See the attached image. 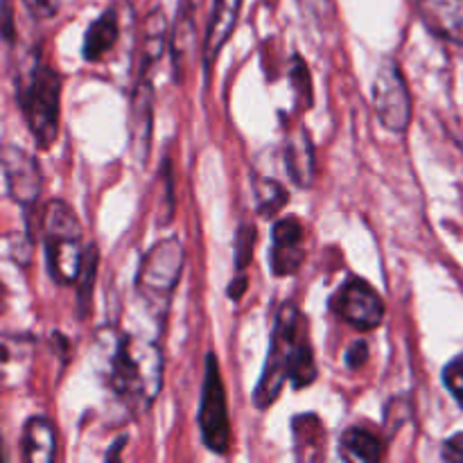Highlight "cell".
I'll use <instances>...</instances> for the list:
<instances>
[{"mask_svg": "<svg viewBox=\"0 0 463 463\" xmlns=\"http://www.w3.org/2000/svg\"><path fill=\"white\" fill-rule=\"evenodd\" d=\"M373 104L389 131H405L411 122V98L405 75L393 59H384L373 80Z\"/></svg>", "mask_w": 463, "mask_h": 463, "instance_id": "7", "label": "cell"}, {"mask_svg": "<svg viewBox=\"0 0 463 463\" xmlns=\"http://www.w3.org/2000/svg\"><path fill=\"white\" fill-rule=\"evenodd\" d=\"M165 34L167 23L165 14L161 9H154L145 21V36H143V63H140V72H152L154 63L161 59L163 48H165Z\"/></svg>", "mask_w": 463, "mask_h": 463, "instance_id": "20", "label": "cell"}, {"mask_svg": "<svg viewBox=\"0 0 463 463\" xmlns=\"http://www.w3.org/2000/svg\"><path fill=\"white\" fill-rule=\"evenodd\" d=\"M307 328L306 317L301 315L294 303H283L276 315L274 333H271L269 355H267L265 369H262L260 380L253 392V405L260 411L274 405L283 392L285 383L289 380V364H292L294 348H297L298 337Z\"/></svg>", "mask_w": 463, "mask_h": 463, "instance_id": "4", "label": "cell"}, {"mask_svg": "<svg viewBox=\"0 0 463 463\" xmlns=\"http://www.w3.org/2000/svg\"><path fill=\"white\" fill-rule=\"evenodd\" d=\"M163 384V353L156 342L125 335L107 360V387L134 414H143Z\"/></svg>", "mask_w": 463, "mask_h": 463, "instance_id": "1", "label": "cell"}, {"mask_svg": "<svg viewBox=\"0 0 463 463\" xmlns=\"http://www.w3.org/2000/svg\"><path fill=\"white\" fill-rule=\"evenodd\" d=\"M95 271H98V247L90 244L86 249L84 265H81L80 279H77V306H80V317H86L90 306V297H93V283H95Z\"/></svg>", "mask_w": 463, "mask_h": 463, "instance_id": "23", "label": "cell"}, {"mask_svg": "<svg viewBox=\"0 0 463 463\" xmlns=\"http://www.w3.org/2000/svg\"><path fill=\"white\" fill-rule=\"evenodd\" d=\"M244 289H247V276L240 274L238 279H235L233 283H231V288H229V297H231V298H235V301H238V298H242Z\"/></svg>", "mask_w": 463, "mask_h": 463, "instance_id": "30", "label": "cell"}, {"mask_svg": "<svg viewBox=\"0 0 463 463\" xmlns=\"http://www.w3.org/2000/svg\"><path fill=\"white\" fill-rule=\"evenodd\" d=\"M289 80H292L294 95H297L298 104L301 107H312V99H315V93H312V77L310 71H307L306 61H303L298 54H294L292 68H289Z\"/></svg>", "mask_w": 463, "mask_h": 463, "instance_id": "24", "label": "cell"}, {"mask_svg": "<svg viewBox=\"0 0 463 463\" xmlns=\"http://www.w3.org/2000/svg\"><path fill=\"white\" fill-rule=\"evenodd\" d=\"M294 448L298 459H319L326 446V430L315 414H301L292 420Z\"/></svg>", "mask_w": 463, "mask_h": 463, "instance_id": "19", "label": "cell"}, {"mask_svg": "<svg viewBox=\"0 0 463 463\" xmlns=\"http://www.w3.org/2000/svg\"><path fill=\"white\" fill-rule=\"evenodd\" d=\"M253 244H256V229L249 224H242L238 235H235V265H238L240 271L247 269V265L251 262Z\"/></svg>", "mask_w": 463, "mask_h": 463, "instance_id": "25", "label": "cell"}, {"mask_svg": "<svg viewBox=\"0 0 463 463\" xmlns=\"http://www.w3.org/2000/svg\"><path fill=\"white\" fill-rule=\"evenodd\" d=\"M366 360H369V344L364 339H357L346 351V366L351 371H357L366 364Z\"/></svg>", "mask_w": 463, "mask_h": 463, "instance_id": "27", "label": "cell"}, {"mask_svg": "<svg viewBox=\"0 0 463 463\" xmlns=\"http://www.w3.org/2000/svg\"><path fill=\"white\" fill-rule=\"evenodd\" d=\"M48 274L59 285H75L84 265L86 249L81 247V226L72 208L61 199L45 203L41 215Z\"/></svg>", "mask_w": 463, "mask_h": 463, "instance_id": "2", "label": "cell"}, {"mask_svg": "<svg viewBox=\"0 0 463 463\" xmlns=\"http://www.w3.org/2000/svg\"><path fill=\"white\" fill-rule=\"evenodd\" d=\"M170 48L172 63H175V80L181 81L190 68V61L197 54V34H194V21L188 3L179 7V18H176L175 32H172Z\"/></svg>", "mask_w": 463, "mask_h": 463, "instance_id": "16", "label": "cell"}, {"mask_svg": "<svg viewBox=\"0 0 463 463\" xmlns=\"http://www.w3.org/2000/svg\"><path fill=\"white\" fill-rule=\"evenodd\" d=\"M441 457L450 463H463V432L455 434V437L446 439L443 443Z\"/></svg>", "mask_w": 463, "mask_h": 463, "instance_id": "28", "label": "cell"}, {"mask_svg": "<svg viewBox=\"0 0 463 463\" xmlns=\"http://www.w3.org/2000/svg\"><path fill=\"white\" fill-rule=\"evenodd\" d=\"M285 165L298 188H310L315 179V147L301 125L288 131L285 138Z\"/></svg>", "mask_w": 463, "mask_h": 463, "instance_id": "14", "label": "cell"}, {"mask_svg": "<svg viewBox=\"0 0 463 463\" xmlns=\"http://www.w3.org/2000/svg\"><path fill=\"white\" fill-rule=\"evenodd\" d=\"M118 36H120L118 14L116 9H107V12H102L90 23L84 34L81 54H84L86 61H99L118 43Z\"/></svg>", "mask_w": 463, "mask_h": 463, "instance_id": "17", "label": "cell"}, {"mask_svg": "<svg viewBox=\"0 0 463 463\" xmlns=\"http://www.w3.org/2000/svg\"><path fill=\"white\" fill-rule=\"evenodd\" d=\"M240 3H242V0H215V7H213V16L211 23H208V32L206 39H203L202 50L203 68H206V71H211L213 61H215V57L220 54L222 45H224L226 41H229V36L233 34Z\"/></svg>", "mask_w": 463, "mask_h": 463, "instance_id": "13", "label": "cell"}, {"mask_svg": "<svg viewBox=\"0 0 463 463\" xmlns=\"http://www.w3.org/2000/svg\"><path fill=\"white\" fill-rule=\"evenodd\" d=\"M3 172L7 193L14 202L21 206L32 208L41 197L43 190V175H41L39 161L23 147L7 145L3 149Z\"/></svg>", "mask_w": 463, "mask_h": 463, "instance_id": "9", "label": "cell"}, {"mask_svg": "<svg viewBox=\"0 0 463 463\" xmlns=\"http://www.w3.org/2000/svg\"><path fill=\"white\" fill-rule=\"evenodd\" d=\"M23 3H25L27 9H30L32 14H36V16H52V14L57 12V3H54V0H23Z\"/></svg>", "mask_w": 463, "mask_h": 463, "instance_id": "29", "label": "cell"}, {"mask_svg": "<svg viewBox=\"0 0 463 463\" xmlns=\"http://www.w3.org/2000/svg\"><path fill=\"white\" fill-rule=\"evenodd\" d=\"M330 310L360 333H371L384 319L383 297L362 279H348L330 297Z\"/></svg>", "mask_w": 463, "mask_h": 463, "instance_id": "8", "label": "cell"}, {"mask_svg": "<svg viewBox=\"0 0 463 463\" xmlns=\"http://www.w3.org/2000/svg\"><path fill=\"white\" fill-rule=\"evenodd\" d=\"M289 380H292L294 389L310 387L317 380V362L315 353H312V344L307 339V328L303 330L297 342V348H294L292 364H289Z\"/></svg>", "mask_w": 463, "mask_h": 463, "instance_id": "21", "label": "cell"}, {"mask_svg": "<svg viewBox=\"0 0 463 463\" xmlns=\"http://www.w3.org/2000/svg\"><path fill=\"white\" fill-rule=\"evenodd\" d=\"M18 107L32 138L41 149L57 140L59 109H61V75L48 63L36 59L25 77L16 84Z\"/></svg>", "mask_w": 463, "mask_h": 463, "instance_id": "3", "label": "cell"}, {"mask_svg": "<svg viewBox=\"0 0 463 463\" xmlns=\"http://www.w3.org/2000/svg\"><path fill=\"white\" fill-rule=\"evenodd\" d=\"M154 86L149 72H140L129 104V149L140 163H147L152 149Z\"/></svg>", "mask_w": 463, "mask_h": 463, "instance_id": "10", "label": "cell"}, {"mask_svg": "<svg viewBox=\"0 0 463 463\" xmlns=\"http://www.w3.org/2000/svg\"><path fill=\"white\" fill-rule=\"evenodd\" d=\"M199 432L203 446L217 455H226L231 446V420L226 405L224 383H222L220 362L215 353L206 355V373L202 384V402H199Z\"/></svg>", "mask_w": 463, "mask_h": 463, "instance_id": "6", "label": "cell"}, {"mask_svg": "<svg viewBox=\"0 0 463 463\" xmlns=\"http://www.w3.org/2000/svg\"><path fill=\"white\" fill-rule=\"evenodd\" d=\"M420 21L441 39L463 45V0H414Z\"/></svg>", "mask_w": 463, "mask_h": 463, "instance_id": "12", "label": "cell"}, {"mask_svg": "<svg viewBox=\"0 0 463 463\" xmlns=\"http://www.w3.org/2000/svg\"><path fill=\"white\" fill-rule=\"evenodd\" d=\"M253 190H256V206L260 211V215L271 217L279 211H283L285 203H288V190L274 179H260L256 176L253 179Z\"/></svg>", "mask_w": 463, "mask_h": 463, "instance_id": "22", "label": "cell"}, {"mask_svg": "<svg viewBox=\"0 0 463 463\" xmlns=\"http://www.w3.org/2000/svg\"><path fill=\"white\" fill-rule=\"evenodd\" d=\"M23 459L27 463H50L54 459L57 448V434H54L52 420L45 416H32L23 425Z\"/></svg>", "mask_w": 463, "mask_h": 463, "instance_id": "15", "label": "cell"}, {"mask_svg": "<svg viewBox=\"0 0 463 463\" xmlns=\"http://www.w3.org/2000/svg\"><path fill=\"white\" fill-rule=\"evenodd\" d=\"M339 455L346 461L375 463L384 457V446L375 432L360 428V425H353V428H348L346 432L342 434Z\"/></svg>", "mask_w": 463, "mask_h": 463, "instance_id": "18", "label": "cell"}, {"mask_svg": "<svg viewBox=\"0 0 463 463\" xmlns=\"http://www.w3.org/2000/svg\"><path fill=\"white\" fill-rule=\"evenodd\" d=\"M443 384H446L448 392L463 407V353L446 364V369H443Z\"/></svg>", "mask_w": 463, "mask_h": 463, "instance_id": "26", "label": "cell"}, {"mask_svg": "<svg viewBox=\"0 0 463 463\" xmlns=\"http://www.w3.org/2000/svg\"><path fill=\"white\" fill-rule=\"evenodd\" d=\"M184 244L179 238H165L143 256L136 274V292L156 319H165L179 276L184 271Z\"/></svg>", "mask_w": 463, "mask_h": 463, "instance_id": "5", "label": "cell"}, {"mask_svg": "<svg viewBox=\"0 0 463 463\" xmlns=\"http://www.w3.org/2000/svg\"><path fill=\"white\" fill-rule=\"evenodd\" d=\"M271 238H274V247H271V271L274 276L283 279V276H292L301 269L303 260H306V229L297 217H283L271 229Z\"/></svg>", "mask_w": 463, "mask_h": 463, "instance_id": "11", "label": "cell"}]
</instances>
